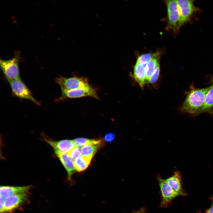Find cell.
I'll use <instances>...</instances> for the list:
<instances>
[{"instance_id": "cell-1", "label": "cell", "mask_w": 213, "mask_h": 213, "mask_svg": "<svg viewBox=\"0 0 213 213\" xmlns=\"http://www.w3.org/2000/svg\"><path fill=\"white\" fill-rule=\"evenodd\" d=\"M213 87V84L208 87L202 88L191 87L187 92L186 97L180 107L181 111L194 116L198 115L207 93Z\"/></svg>"}, {"instance_id": "cell-2", "label": "cell", "mask_w": 213, "mask_h": 213, "mask_svg": "<svg viewBox=\"0 0 213 213\" xmlns=\"http://www.w3.org/2000/svg\"><path fill=\"white\" fill-rule=\"evenodd\" d=\"M61 91V95L57 100V101H64L69 99L85 97H92L99 100L97 89L91 84L85 88Z\"/></svg>"}, {"instance_id": "cell-3", "label": "cell", "mask_w": 213, "mask_h": 213, "mask_svg": "<svg viewBox=\"0 0 213 213\" xmlns=\"http://www.w3.org/2000/svg\"><path fill=\"white\" fill-rule=\"evenodd\" d=\"M55 81L60 86L61 91L85 88L90 85L87 78L76 74L70 77L59 76L55 78Z\"/></svg>"}, {"instance_id": "cell-4", "label": "cell", "mask_w": 213, "mask_h": 213, "mask_svg": "<svg viewBox=\"0 0 213 213\" xmlns=\"http://www.w3.org/2000/svg\"><path fill=\"white\" fill-rule=\"evenodd\" d=\"M20 57L16 55L12 58L0 59V67L8 81L21 79L19 67Z\"/></svg>"}, {"instance_id": "cell-5", "label": "cell", "mask_w": 213, "mask_h": 213, "mask_svg": "<svg viewBox=\"0 0 213 213\" xmlns=\"http://www.w3.org/2000/svg\"><path fill=\"white\" fill-rule=\"evenodd\" d=\"M156 179L162 197L159 206L161 208H166L170 205L173 199L179 195L169 186L166 179L162 178L159 174L157 176Z\"/></svg>"}, {"instance_id": "cell-6", "label": "cell", "mask_w": 213, "mask_h": 213, "mask_svg": "<svg viewBox=\"0 0 213 213\" xmlns=\"http://www.w3.org/2000/svg\"><path fill=\"white\" fill-rule=\"evenodd\" d=\"M13 94L21 99L28 100L38 105L39 102L34 97L25 84L21 79L8 81Z\"/></svg>"}, {"instance_id": "cell-7", "label": "cell", "mask_w": 213, "mask_h": 213, "mask_svg": "<svg viewBox=\"0 0 213 213\" xmlns=\"http://www.w3.org/2000/svg\"><path fill=\"white\" fill-rule=\"evenodd\" d=\"M167 8L168 29L176 32L178 29L180 16L177 0L165 1Z\"/></svg>"}, {"instance_id": "cell-8", "label": "cell", "mask_w": 213, "mask_h": 213, "mask_svg": "<svg viewBox=\"0 0 213 213\" xmlns=\"http://www.w3.org/2000/svg\"><path fill=\"white\" fill-rule=\"evenodd\" d=\"M177 1L180 14V17L178 25V29L190 18L195 11V8L193 1L189 0H177Z\"/></svg>"}, {"instance_id": "cell-9", "label": "cell", "mask_w": 213, "mask_h": 213, "mask_svg": "<svg viewBox=\"0 0 213 213\" xmlns=\"http://www.w3.org/2000/svg\"><path fill=\"white\" fill-rule=\"evenodd\" d=\"M43 136V140L52 147L55 154L68 153L75 146L73 140L65 139L54 141L44 135Z\"/></svg>"}, {"instance_id": "cell-10", "label": "cell", "mask_w": 213, "mask_h": 213, "mask_svg": "<svg viewBox=\"0 0 213 213\" xmlns=\"http://www.w3.org/2000/svg\"><path fill=\"white\" fill-rule=\"evenodd\" d=\"M27 193L15 195L6 198L0 213L12 212L18 208L27 200L28 197Z\"/></svg>"}, {"instance_id": "cell-11", "label": "cell", "mask_w": 213, "mask_h": 213, "mask_svg": "<svg viewBox=\"0 0 213 213\" xmlns=\"http://www.w3.org/2000/svg\"><path fill=\"white\" fill-rule=\"evenodd\" d=\"M30 185L23 186H2L0 187V197L5 199L9 197L20 194L27 193Z\"/></svg>"}, {"instance_id": "cell-12", "label": "cell", "mask_w": 213, "mask_h": 213, "mask_svg": "<svg viewBox=\"0 0 213 213\" xmlns=\"http://www.w3.org/2000/svg\"><path fill=\"white\" fill-rule=\"evenodd\" d=\"M103 144L101 140H92L90 143L81 148L80 152L81 156L93 157Z\"/></svg>"}, {"instance_id": "cell-13", "label": "cell", "mask_w": 213, "mask_h": 213, "mask_svg": "<svg viewBox=\"0 0 213 213\" xmlns=\"http://www.w3.org/2000/svg\"><path fill=\"white\" fill-rule=\"evenodd\" d=\"M166 180L169 186L179 196L185 195L182 188L181 175L179 171H175L173 175Z\"/></svg>"}, {"instance_id": "cell-14", "label": "cell", "mask_w": 213, "mask_h": 213, "mask_svg": "<svg viewBox=\"0 0 213 213\" xmlns=\"http://www.w3.org/2000/svg\"><path fill=\"white\" fill-rule=\"evenodd\" d=\"M56 155L67 171L68 180L72 181V176L75 169L72 160L66 153H59Z\"/></svg>"}, {"instance_id": "cell-15", "label": "cell", "mask_w": 213, "mask_h": 213, "mask_svg": "<svg viewBox=\"0 0 213 213\" xmlns=\"http://www.w3.org/2000/svg\"><path fill=\"white\" fill-rule=\"evenodd\" d=\"M146 64L136 63L133 69L134 78L142 88L143 87L146 81L145 72Z\"/></svg>"}, {"instance_id": "cell-16", "label": "cell", "mask_w": 213, "mask_h": 213, "mask_svg": "<svg viewBox=\"0 0 213 213\" xmlns=\"http://www.w3.org/2000/svg\"><path fill=\"white\" fill-rule=\"evenodd\" d=\"M204 113H208L213 115V87L207 93L203 104L199 112L198 115Z\"/></svg>"}, {"instance_id": "cell-17", "label": "cell", "mask_w": 213, "mask_h": 213, "mask_svg": "<svg viewBox=\"0 0 213 213\" xmlns=\"http://www.w3.org/2000/svg\"><path fill=\"white\" fill-rule=\"evenodd\" d=\"M92 157L81 156L74 161L75 170L81 172L86 170L89 165Z\"/></svg>"}, {"instance_id": "cell-18", "label": "cell", "mask_w": 213, "mask_h": 213, "mask_svg": "<svg viewBox=\"0 0 213 213\" xmlns=\"http://www.w3.org/2000/svg\"><path fill=\"white\" fill-rule=\"evenodd\" d=\"M159 56L156 57L146 64L145 67L146 81L148 82L159 63Z\"/></svg>"}, {"instance_id": "cell-19", "label": "cell", "mask_w": 213, "mask_h": 213, "mask_svg": "<svg viewBox=\"0 0 213 213\" xmlns=\"http://www.w3.org/2000/svg\"><path fill=\"white\" fill-rule=\"evenodd\" d=\"M159 55L158 52L155 53H148L142 54L137 58L136 63L146 64L151 59Z\"/></svg>"}, {"instance_id": "cell-20", "label": "cell", "mask_w": 213, "mask_h": 213, "mask_svg": "<svg viewBox=\"0 0 213 213\" xmlns=\"http://www.w3.org/2000/svg\"><path fill=\"white\" fill-rule=\"evenodd\" d=\"M92 140L85 138H78L74 139L73 142L75 146L79 147H83L90 143Z\"/></svg>"}, {"instance_id": "cell-21", "label": "cell", "mask_w": 213, "mask_h": 213, "mask_svg": "<svg viewBox=\"0 0 213 213\" xmlns=\"http://www.w3.org/2000/svg\"><path fill=\"white\" fill-rule=\"evenodd\" d=\"M67 154L72 160H75L79 157L80 152L79 148L75 146Z\"/></svg>"}, {"instance_id": "cell-22", "label": "cell", "mask_w": 213, "mask_h": 213, "mask_svg": "<svg viewBox=\"0 0 213 213\" xmlns=\"http://www.w3.org/2000/svg\"><path fill=\"white\" fill-rule=\"evenodd\" d=\"M160 67L159 63L157 65L153 74L150 78L148 83L151 84H154L157 81L160 74Z\"/></svg>"}, {"instance_id": "cell-23", "label": "cell", "mask_w": 213, "mask_h": 213, "mask_svg": "<svg viewBox=\"0 0 213 213\" xmlns=\"http://www.w3.org/2000/svg\"><path fill=\"white\" fill-rule=\"evenodd\" d=\"M115 136L114 133H107L104 136V140L107 142H111L114 140Z\"/></svg>"}, {"instance_id": "cell-24", "label": "cell", "mask_w": 213, "mask_h": 213, "mask_svg": "<svg viewBox=\"0 0 213 213\" xmlns=\"http://www.w3.org/2000/svg\"><path fill=\"white\" fill-rule=\"evenodd\" d=\"M133 212L134 213H146V209L144 207H142L137 211H134Z\"/></svg>"}, {"instance_id": "cell-25", "label": "cell", "mask_w": 213, "mask_h": 213, "mask_svg": "<svg viewBox=\"0 0 213 213\" xmlns=\"http://www.w3.org/2000/svg\"><path fill=\"white\" fill-rule=\"evenodd\" d=\"M206 213H213V198L212 199V202L211 206Z\"/></svg>"}, {"instance_id": "cell-26", "label": "cell", "mask_w": 213, "mask_h": 213, "mask_svg": "<svg viewBox=\"0 0 213 213\" xmlns=\"http://www.w3.org/2000/svg\"><path fill=\"white\" fill-rule=\"evenodd\" d=\"M211 81L212 82H213V76L211 78Z\"/></svg>"}, {"instance_id": "cell-27", "label": "cell", "mask_w": 213, "mask_h": 213, "mask_svg": "<svg viewBox=\"0 0 213 213\" xmlns=\"http://www.w3.org/2000/svg\"><path fill=\"white\" fill-rule=\"evenodd\" d=\"M133 213H134L133 212Z\"/></svg>"}]
</instances>
